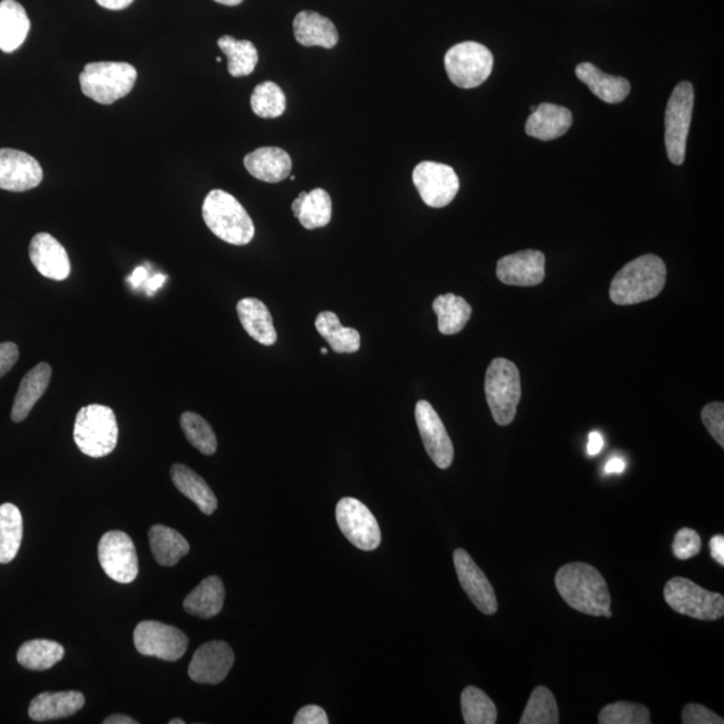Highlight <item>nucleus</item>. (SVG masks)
I'll return each mask as SVG.
<instances>
[{
  "mask_svg": "<svg viewBox=\"0 0 724 724\" xmlns=\"http://www.w3.org/2000/svg\"><path fill=\"white\" fill-rule=\"evenodd\" d=\"M556 588L570 608L583 614L611 619V594L607 581L592 565L571 562L556 575Z\"/></svg>",
  "mask_w": 724,
  "mask_h": 724,
  "instance_id": "f257e3e1",
  "label": "nucleus"
},
{
  "mask_svg": "<svg viewBox=\"0 0 724 724\" xmlns=\"http://www.w3.org/2000/svg\"><path fill=\"white\" fill-rule=\"evenodd\" d=\"M665 281L664 260L653 254H647L627 263L616 275L609 296L621 307L650 301L662 293Z\"/></svg>",
  "mask_w": 724,
  "mask_h": 724,
  "instance_id": "f03ea898",
  "label": "nucleus"
},
{
  "mask_svg": "<svg viewBox=\"0 0 724 724\" xmlns=\"http://www.w3.org/2000/svg\"><path fill=\"white\" fill-rule=\"evenodd\" d=\"M203 219L209 231L234 246H246L256 237L250 215L224 189H214L203 203Z\"/></svg>",
  "mask_w": 724,
  "mask_h": 724,
  "instance_id": "7ed1b4c3",
  "label": "nucleus"
},
{
  "mask_svg": "<svg viewBox=\"0 0 724 724\" xmlns=\"http://www.w3.org/2000/svg\"><path fill=\"white\" fill-rule=\"evenodd\" d=\"M137 70L126 62L87 63L80 75L81 91L95 103L112 105L135 87Z\"/></svg>",
  "mask_w": 724,
  "mask_h": 724,
  "instance_id": "20e7f679",
  "label": "nucleus"
},
{
  "mask_svg": "<svg viewBox=\"0 0 724 724\" xmlns=\"http://www.w3.org/2000/svg\"><path fill=\"white\" fill-rule=\"evenodd\" d=\"M74 442L82 454L104 457L113 453L118 442L116 415L110 406L91 404L75 417Z\"/></svg>",
  "mask_w": 724,
  "mask_h": 724,
  "instance_id": "39448f33",
  "label": "nucleus"
},
{
  "mask_svg": "<svg viewBox=\"0 0 724 724\" xmlns=\"http://www.w3.org/2000/svg\"><path fill=\"white\" fill-rule=\"evenodd\" d=\"M485 392L495 423L501 427L511 424L523 396L517 365L506 359L493 360L486 372Z\"/></svg>",
  "mask_w": 724,
  "mask_h": 724,
  "instance_id": "423d86ee",
  "label": "nucleus"
},
{
  "mask_svg": "<svg viewBox=\"0 0 724 724\" xmlns=\"http://www.w3.org/2000/svg\"><path fill=\"white\" fill-rule=\"evenodd\" d=\"M664 599L673 611L692 619L715 621L724 616V597L699 587L689 578H671L664 587Z\"/></svg>",
  "mask_w": 724,
  "mask_h": 724,
  "instance_id": "0eeeda50",
  "label": "nucleus"
},
{
  "mask_svg": "<svg viewBox=\"0 0 724 724\" xmlns=\"http://www.w3.org/2000/svg\"><path fill=\"white\" fill-rule=\"evenodd\" d=\"M448 79L462 89H474L490 77L494 55L478 42H462L451 48L444 59Z\"/></svg>",
  "mask_w": 724,
  "mask_h": 724,
  "instance_id": "6e6552de",
  "label": "nucleus"
},
{
  "mask_svg": "<svg viewBox=\"0 0 724 724\" xmlns=\"http://www.w3.org/2000/svg\"><path fill=\"white\" fill-rule=\"evenodd\" d=\"M694 86L689 81L679 84L671 94L665 110V148L671 163L682 165L694 111Z\"/></svg>",
  "mask_w": 724,
  "mask_h": 724,
  "instance_id": "1a4fd4ad",
  "label": "nucleus"
},
{
  "mask_svg": "<svg viewBox=\"0 0 724 724\" xmlns=\"http://www.w3.org/2000/svg\"><path fill=\"white\" fill-rule=\"evenodd\" d=\"M136 650L144 656L177 662L186 655L188 638L176 627L161 621H142L133 633Z\"/></svg>",
  "mask_w": 724,
  "mask_h": 724,
  "instance_id": "9d476101",
  "label": "nucleus"
},
{
  "mask_svg": "<svg viewBox=\"0 0 724 724\" xmlns=\"http://www.w3.org/2000/svg\"><path fill=\"white\" fill-rule=\"evenodd\" d=\"M335 518L342 535L355 548L364 551L379 548L381 530L377 519L362 501L355 498L341 499L337 505Z\"/></svg>",
  "mask_w": 724,
  "mask_h": 724,
  "instance_id": "9b49d317",
  "label": "nucleus"
},
{
  "mask_svg": "<svg viewBox=\"0 0 724 724\" xmlns=\"http://www.w3.org/2000/svg\"><path fill=\"white\" fill-rule=\"evenodd\" d=\"M99 560L107 577L131 583L138 576V558L132 538L124 531H110L100 539Z\"/></svg>",
  "mask_w": 724,
  "mask_h": 724,
  "instance_id": "f8f14e48",
  "label": "nucleus"
},
{
  "mask_svg": "<svg viewBox=\"0 0 724 724\" xmlns=\"http://www.w3.org/2000/svg\"><path fill=\"white\" fill-rule=\"evenodd\" d=\"M412 179L425 205L432 208L448 206L461 188L459 177L454 168L441 163L417 164Z\"/></svg>",
  "mask_w": 724,
  "mask_h": 724,
  "instance_id": "ddd939ff",
  "label": "nucleus"
},
{
  "mask_svg": "<svg viewBox=\"0 0 724 724\" xmlns=\"http://www.w3.org/2000/svg\"><path fill=\"white\" fill-rule=\"evenodd\" d=\"M418 432L425 451L441 469H447L454 462V444L439 415L428 402L421 400L415 408Z\"/></svg>",
  "mask_w": 724,
  "mask_h": 724,
  "instance_id": "4468645a",
  "label": "nucleus"
},
{
  "mask_svg": "<svg viewBox=\"0 0 724 724\" xmlns=\"http://www.w3.org/2000/svg\"><path fill=\"white\" fill-rule=\"evenodd\" d=\"M454 565L457 578L468 599L483 614L492 616L498 612V600L494 588L483 570L475 563L466 550L456 549Z\"/></svg>",
  "mask_w": 724,
  "mask_h": 724,
  "instance_id": "2eb2a0df",
  "label": "nucleus"
},
{
  "mask_svg": "<svg viewBox=\"0 0 724 724\" xmlns=\"http://www.w3.org/2000/svg\"><path fill=\"white\" fill-rule=\"evenodd\" d=\"M43 180L41 164L27 152L0 149V188L24 193L40 186Z\"/></svg>",
  "mask_w": 724,
  "mask_h": 724,
  "instance_id": "dca6fc26",
  "label": "nucleus"
},
{
  "mask_svg": "<svg viewBox=\"0 0 724 724\" xmlns=\"http://www.w3.org/2000/svg\"><path fill=\"white\" fill-rule=\"evenodd\" d=\"M235 662L234 651L225 641H209L194 653L188 675L200 684H219L225 681Z\"/></svg>",
  "mask_w": 724,
  "mask_h": 724,
  "instance_id": "f3484780",
  "label": "nucleus"
},
{
  "mask_svg": "<svg viewBox=\"0 0 724 724\" xmlns=\"http://www.w3.org/2000/svg\"><path fill=\"white\" fill-rule=\"evenodd\" d=\"M30 259L40 275L53 281H65L72 271L65 247L53 235L37 234L30 244Z\"/></svg>",
  "mask_w": 724,
  "mask_h": 724,
  "instance_id": "a211bd4d",
  "label": "nucleus"
},
{
  "mask_svg": "<svg viewBox=\"0 0 724 724\" xmlns=\"http://www.w3.org/2000/svg\"><path fill=\"white\" fill-rule=\"evenodd\" d=\"M546 259L544 252L525 250L499 259L497 277L500 282L510 286H537L545 279Z\"/></svg>",
  "mask_w": 724,
  "mask_h": 724,
  "instance_id": "6ab92c4d",
  "label": "nucleus"
},
{
  "mask_svg": "<svg viewBox=\"0 0 724 724\" xmlns=\"http://www.w3.org/2000/svg\"><path fill=\"white\" fill-rule=\"evenodd\" d=\"M573 116L567 107L544 103L526 121V135L550 142L560 138L571 128Z\"/></svg>",
  "mask_w": 724,
  "mask_h": 724,
  "instance_id": "aec40b11",
  "label": "nucleus"
},
{
  "mask_svg": "<svg viewBox=\"0 0 724 724\" xmlns=\"http://www.w3.org/2000/svg\"><path fill=\"white\" fill-rule=\"evenodd\" d=\"M84 706L85 696L79 691L43 692L30 703L29 715L35 722L62 720Z\"/></svg>",
  "mask_w": 724,
  "mask_h": 724,
  "instance_id": "412c9836",
  "label": "nucleus"
},
{
  "mask_svg": "<svg viewBox=\"0 0 724 724\" xmlns=\"http://www.w3.org/2000/svg\"><path fill=\"white\" fill-rule=\"evenodd\" d=\"M245 167L260 182L279 183L291 175L293 163L288 152L277 147H263L245 157Z\"/></svg>",
  "mask_w": 724,
  "mask_h": 724,
  "instance_id": "4be33fe9",
  "label": "nucleus"
},
{
  "mask_svg": "<svg viewBox=\"0 0 724 724\" xmlns=\"http://www.w3.org/2000/svg\"><path fill=\"white\" fill-rule=\"evenodd\" d=\"M52 373V366L46 362H41L27 373L19 385L14 405H12V422L21 423L30 415L38 400L48 391Z\"/></svg>",
  "mask_w": 724,
  "mask_h": 724,
  "instance_id": "5701e85b",
  "label": "nucleus"
},
{
  "mask_svg": "<svg viewBox=\"0 0 724 724\" xmlns=\"http://www.w3.org/2000/svg\"><path fill=\"white\" fill-rule=\"evenodd\" d=\"M576 75L590 92L607 104L622 103L631 92V84L625 79L603 73L590 62L580 63L576 68Z\"/></svg>",
  "mask_w": 724,
  "mask_h": 724,
  "instance_id": "b1692460",
  "label": "nucleus"
},
{
  "mask_svg": "<svg viewBox=\"0 0 724 724\" xmlns=\"http://www.w3.org/2000/svg\"><path fill=\"white\" fill-rule=\"evenodd\" d=\"M296 41L304 48L333 49L339 43V31L330 19L314 11H302L294 19Z\"/></svg>",
  "mask_w": 724,
  "mask_h": 724,
  "instance_id": "393cba45",
  "label": "nucleus"
},
{
  "mask_svg": "<svg viewBox=\"0 0 724 724\" xmlns=\"http://www.w3.org/2000/svg\"><path fill=\"white\" fill-rule=\"evenodd\" d=\"M241 327L259 344L271 347L278 339L275 322L268 307L257 298H244L237 304Z\"/></svg>",
  "mask_w": 724,
  "mask_h": 724,
  "instance_id": "a878e982",
  "label": "nucleus"
},
{
  "mask_svg": "<svg viewBox=\"0 0 724 724\" xmlns=\"http://www.w3.org/2000/svg\"><path fill=\"white\" fill-rule=\"evenodd\" d=\"M31 28L27 10L17 0L0 2V50L15 52L27 41Z\"/></svg>",
  "mask_w": 724,
  "mask_h": 724,
  "instance_id": "bb28decb",
  "label": "nucleus"
},
{
  "mask_svg": "<svg viewBox=\"0 0 724 724\" xmlns=\"http://www.w3.org/2000/svg\"><path fill=\"white\" fill-rule=\"evenodd\" d=\"M226 590L219 577L211 576L203 580L193 592H190L183 607L186 612L196 618L211 619L221 612L225 606Z\"/></svg>",
  "mask_w": 724,
  "mask_h": 724,
  "instance_id": "cd10ccee",
  "label": "nucleus"
},
{
  "mask_svg": "<svg viewBox=\"0 0 724 724\" xmlns=\"http://www.w3.org/2000/svg\"><path fill=\"white\" fill-rule=\"evenodd\" d=\"M170 478H173L174 485L179 490L184 497L193 500L196 506L199 507V510L206 516H211L218 509V499H216L211 487L207 485V482L201 478L199 474H196L194 469H190L187 466L174 465L170 468Z\"/></svg>",
  "mask_w": 724,
  "mask_h": 724,
  "instance_id": "c85d7f7f",
  "label": "nucleus"
},
{
  "mask_svg": "<svg viewBox=\"0 0 724 724\" xmlns=\"http://www.w3.org/2000/svg\"><path fill=\"white\" fill-rule=\"evenodd\" d=\"M152 555L163 567H175L189 552V544L179 531L168 526L156 525L149 530Z\"/></svg>",
  "mask_w": 724,
  "mask_h": 724,
  "instance_id": "c756f323",
  "label": "nucleus"
},
{
  "mask_svg": "<svg viewBox=\"0 0 724 724\" xmlns=\"http://www.w3.org/2000/svg\"><path fill=\"white\" fill-rule=\"evenodd\" d=\"M432 308L437 316L439 332L446 335L461 333L473 316V308L465 298L451 293L437 297Z\"/></svg>",
  "mask_w": 724,
  "mask_h": 724,
  "instance_id": "7c9ffc66",
  "label": "nucleus"
},
{
  "mask_svg": "<svg viewBox=\"0 0 724 724\" xmlns=\"http://www.w3.org/2000/svg\"><path fill=\"white\" fill-rule=\"evenodd\" d=\"M316 328L335 353H355L361 347L358 330L342 327L333 311H322L317 317Z\"/></svg>",
  "mask_w": 724,
  "mask_h": 724,
  "instance_id": "2f4dec72",
  "label": "nucleus"
},
{
  "mask_svg": "<svg viewBox=\"0 0 724 724\" xmlns=\"http://www.w3.org/2000/svg\"><path fill=\"white\" fill-rule=\"evenodd\" d=\"M65 656V648L52 640H30L18 651V663L31 671L52 669Z\"/></svg>",
  "mask_w": 724,
  "mask_h": 724,
  "instance_id": "473e14b6",
  "label": "nucleus"
},
{
  "mask_svg": "<svg viewBox=\"0 0 724 724\" xmlns=\"http://www.w3.org/2000/svg\"><path fill=\"white\" fill-rule=\"evenodd\" d=\"M23 538V518L12 504L0 505V563H10L18 555Z\"/></svg>",
  "mask_w": 724,
  "mask_h": 724,
  "instance_id": "72a5a7b5",
  "label": "nucleus"
},
{
  "mask_svg": "<svg viewBox=\"0 0 724 724\" xmlns=\"http://www.w3.org/2000/svg\"><path fill=\"white\" fill-rule=\"evenodd\" d=\"M218 46L228 60V73L232 77H247L258 65V50L250 41H238L234 37L219 38Z\"/></svg>",
  "mask_w": 724,
  "mask_h": 724,
  "instance_id": "f704fd0d",
  "label": "nucleus"
},
{
  "mask_svg": "<svg viewBox=\"0 0 724 724\" xmlns=\"http://www.w3.org/2000/svg\"><path fill=\"white\" fill-rule=\"evenodd\" d=\"M297 219L307 230L328 226L332 220V199L327 190L316 188L307 193Z\"/></svg>",
  "mask_w": 724,
  "mask_h": 724,
  "instance_id": "c9c22d12",
  "label": "nucleus"
},
{
  "mask_svg": "<svg viewBox=\"0 0 724 724\" xmlns=\"http://www.w3.org/2000/svg\"><path fill=\"white\" fill-rule=\"evenodd\" d=\"M462 714L467 724H495L498 711L492 697L479 689L466 687L461 697Z\"/></svg>",
  "mask_w": 724,
  "mask_h": 724,
  "instance_id": "e433bc0d",
  "label": "nucleus"
},
{
  "mask_svg": "<svg viewBox=\"0 0 724 724\" xmlns=\"http://www.w3.org/2000/svg\"><path fill=\"white\" fill-rule=\"evenodd\" d=\"M520 724H557L560 723V711H558L555 695L549 689L539 685L529 699L524 711Z\"/></svg>",
  "mask_w": 724,
  "mask_h": 724,
  "instance_id": "4c0bfd02",
  "label": "nucleus"
},
{
  "mask_svg": "<svg viewBox=\"0 0 724 724\" xmlns=\"http://www.w3.org/2000/svg\"><path fill=\"white\" fill-rule=\"evenodd\" d=\"M180 425L187 441L205 455H214L218 448L215 432L200 415L195 412H184L180 417Z\"/></svg>",
  "mask_w": 724,
  "mask_h": 724,
  "instance_id": "58836bf2",
  "label": "nucleus"
},
{
  "mask_svg": "<svg viewBox=\"0 0 724 724\" xmlns=\"http://www.w3.org/2000/svg\"><path fill=\"white\" fill-rule=\"evenodd\" d=\"M251 110L258 117L277 118L286 111V95L275 82L266 81L254 89Z\"/></svg>",
  "mask_w": 724,
  "mask_h": 724,
  "instance_id": "ea45409f",
  "label": "nucleus"
},
{
  "mask_svg": "<svg viewBox=\"0 0 724 724\" xmlns=\"http://www.w3.org/2000/svg\"><path fill=\"white\" fill-rule=\"evenodd\" d=\"M600 724H651V713L638 703L618 702L608 704L599 714Z\"/></svg>",
  "mask_w": 724,
  "mask_h": 724,
  "instance_id": "a19ab883",
  "label": "nucleus"
},
{
  "mask_svg": "<svg viewBox=\"0 0 724 724\" xmlns=\"http://www.w3.org/2000/svg\"><path fill=\"white\" fill-rule=\"evenodd\" d=\"M701 550V536H699L695 530L690 529V527H683V529L676 532L675 538H673L672 552L678 560H691V558L696 557Z\"/></svg>",
  "mask_w": 724,
  "mask_h": 724,
  "instance_id": "79ce46f5",
  "label": "nucleus"
},
{
  "mask_svg": "<svg viewBox=\"0 0 724 724\" xmlns=\"http://www.w3.org/2000/svg\"><path fill=\"white\" fill-rule=\"evenodd\" d=\"M702 421L711 436L721 447H724V404L716 402L704 406Z\"/></svg>",
  "mask_w": 724,
  "mask_h": 724,
  "instance_id": "37998d69",
  "label": "nucleus"
},
{
  "mask_svg": "<svg viewBox=\"0 0 724 724\" xmlns=\"http://www.w3.org/2000/svg\"><path fill=\"white\" fill-rule=\"evenodd\" d=\"M682 722L684 724H723V717L716 715L702 704L690 703L683 709Z\"/></svg>",
  "mask_w": 724,
  "mask_h": 724,
  "instance_id": "c03bdc74",
  "label": "nucleus"
},
{
  "mask_svg": "<svg viewBox=\"0 0 724 724\" xmlns=\"http://www.w3.org/2000/svg\"><path fill=\"white\" fill-rule=\"evenodd\" d=\"M18 359L19 349L14 342H2V344H0V379L14 368Z\"/></svg>",
  "mask_w": 724,
  "mask_h": 724,
  "instance_id": "a18cd8bd",
  "label": "nucleus"
},
{
  "mask_svg": "<svg viewBox=\"0 0 724 724\" xmlns=\"http://www.w3.org/2000/svg\"><path fill=\"white\" fill-rule=\"evenodd\" d=\"M328 715L319 706H307L298 711L294 724H328Z\"/></svg>",
  "mask_w": 724,
  "mask_h": 724,
  "instance_id": "49530a36",
  "label": "nucleus"
},
{
  "mask_svg": "<svg viewBox=\"0 0 724 724\" xmlns=\"http://www.w3.org/2000/svg\"><path fill=\"white\" fill-rule=\"evenodd\" d=\"M711 557L714 561L724 567V537L721 535L714 536L710 541Z\"/></svg>",
  "mask_w": 724,
  "mask_h": 724,
  "instance_id": "de8ad7c7",
  "label": "nucleus"
},
{
  "mask_svg": "<svg viewBox=\"0 0 724 724\" xmlns=\"http://www.w3.org/2000/svg\"><path fill=\"white\" fill-rule=\"evenodd\" d=\"M603 447V437L599 431L590 432L589 443H588V454L590 456H596L601 453Z\"/></svg>",
  "mask_w": 724,
  "mask_h": 724,
  "instance_id": "09e8293b",
  "label": "nucleus"
},
{
  "mask_svg": "<svg viewBox=\"0 0 724 724\" xmlns=\"http://www.w3.org/2000/svg\"><path fill=\"white\" fill-rule=\"evenodd\" d=\"M149 275L148 269L145 266H139L133 275L130 277L128 281L132 285V288L138 289L148 281Z\"/></svg>",
  "mask_w": 724,
  "mask_h": 724,
  "instance_id": "8fccbe9b",
  "label": "nucleus"
},
{
  "mask_svg": "<svg viewBox=\"0 0 724 724\" xmlns=\"http://www.w3.org/2000/svg\"><path fill=\"white\" fill-rule=\"evenodd\" d=\"M95 2H97L101 8L118 11L130 8L135 0H95Z\"/></svg>",
  "mask_w": 724,
  "mask_h": 724,
  "instance_id": "3c124183",
  "label": "nucleus"
},
{
  "mask_svg": "<svg viewBox=\"0 0 724 724\" xmlns=\"http://www.w3.org/2000/svg\"><path fill=\"white\" fill-rule=\"evenodd\" d=\"M165 279L167 277L163 275H156L154 277H149L148 281L145 282L144 288H145V293H147L149 297L155 296L156 291L158 289H162V286L165 282Z\"/></svg>",
  "mask_w": 724,
  "mask_h": 724,
  "instance_id": "603ef678",
  "label": "nucleus"
},
{
  "mask_svg": "<svg viewBox=\"0 0 724 724\" xmlns=\"http://www.w3.org/2000/svg\"><path fill=\"white\" fill-rule=\"evenodd\" d=\"M625 469V462L621 457H613L606 466V474H622Z\"/></svg>",
  "mask_w": 724,
  "mask_h": 724,
  "instance_id": "864d4df0",
  "label": "nucleus"
},
{
  "mask_svg": "<svg viewBox=\"0 0 724 724\" xmlns=\"http://www.w3.org/2000/svg\"><path fill=\"white\" fill-rule=\"evenodd\" d=\"M105 724H137L138 722L135 720H132L131 716H126L123 714H116L112 715L110 717H106L104 721Z\"/></svg>",
  "mask_w": 724,
  "mask_h": 724,
  "instance_id": "5fc2aeb1",
  "label": "nucleus"
},
{
  "mask_svg": "<svg viewBox=\"0 0 724 724\" xmlns=\"http://www.w3.org/2000/svg\"><path fill=\"white\" fill-rule=\"evenodd\" d=\"M304 196H307V193H302L300 196H298V198L293 203V206H291V209H293L296 218H297L298 214H300V209H301Z\"/></svg>",
  "mask_w": 724,
  "mask_h": 724,
  "instance_id": "6e6d98bb",
  "label": "nucleus"
},
{
  "mask_svg": "<svg viewBox=\"0 0 724 724\" xmlns=\"http://www.w3.org/2000/svg\"><path fill=\"white\" fill-rule=\"evenodd\" d=\"M215 2L224 6H238L244 2V0H215Z\"/></svg>",
  "mask_w": 724,
  "mask_h": 724,
  "instance_id": "4d7b16f0",
  "label": "nucleus"
},
{
  "mask_svg": "<svg viewBox=\"0 0 724 724\" xmlns=\"http://www.w3.org/2000/svg\"><path fill=\"white\" fill-rule=\"evenodd\" d=\"M184 723H186V722H184V721H182V720H173V721H169V724H184Z\"/></svg>",
  "mask_w": 724,
  "mask_h": 724,
  "instance_id": "13d9d810",
  "label": "nucleus"
},
{
  "mask_svg": "<svg viewBox=\"0 0 724 724\" xmlns=\"http://www.w3.org/2000/svg\"><path fill=\"white\" fill-rule=\"evenodd\" d=\"M321 354H322V355H327V354H328V349H327V348H322V349H321Z\"/></svg>",
  "mask_w": 724,
  "mask_h": 724,
  "instance_id": "bf43d9fd",
  "label": "nucleus"
},
{
  "mask_svg": "<svg viewBox=\"0 0 724 724\" xmlns=\"http://www.w3.org/2000/svg\"><path fill=\"white\" fill-rule=\"evenodd\" d=\"M216 62H218V63L221 62L220 56H218V59H216Z\"/></svg>",
  "mask_w": 724,
  "mask_h": 724,
  "instance_id": "052dcab7",
  "label": "nucleus"
}]
</instances>
